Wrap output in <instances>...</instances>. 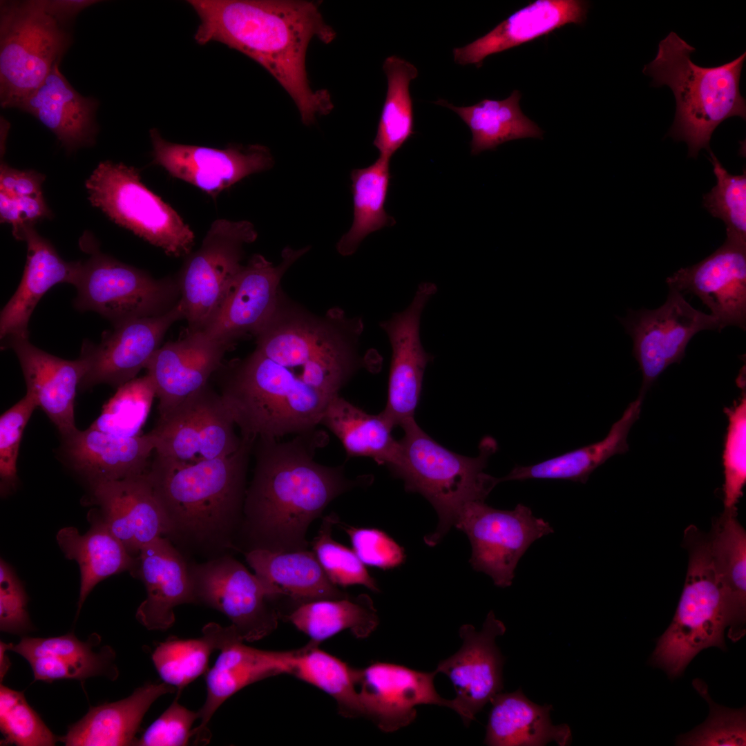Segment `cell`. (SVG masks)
<instances>
[{"instance_id":"cell-19","label":"cell","mask_w":746,"mask_h":746,"mask_svg":"<svg viewBox=\"0 0 746 746\" xmlns=\"http://www.w3.org/2000/svg\"><path fill=\"white\" fill-rule=\"evenodd\" d=\"M184 319L180 301L169 312L130 320L105 332L101 342L83 343L81 355L87 360V370L79 389L104 383L119 388L135 379L160 347L170 327Z\"/></svg>"},{"instance_id":"cell-18","label":"cell","mask_w":746,"mask_h":746,"mask_svg":"<svg viewBox=\"0 0 746 746\" xmlns=\"http://www.w3.org/2000/svg\"><path fill=\"white\" fill-rule=\"evenodd\" d=\"M505 631L504 624L490 611L481 631L471 624L460 627L461 648L437 664L436 671L446 675L455 690L450 709L457 713L466 727L503 689L504 658L495 640Z\"/></svg>"},{"instance_id":"cell-50","label":"cell","mask_w":746,"mask_h":746,"mask_svg":"<svg viewBox=\"0 0 746 746\" xmlns=\"http://www.w3.org/2000/svg\"><path fill=\"white\" fill-rule=\"evenodd\" d=\"M693 685L709 706L707 719L689 734L678 738V745L699 746H742L746 745L745 709H731L716 704L709 697L707 687L696 679Z\"/></svg>"},{"instance_id":"cell-22","label":"cell","mask_w":746,"mask_h":746,"mask_svg":"<svg viewBox=\"0 0 746 746\" xmlns=\"http://www.w3.org/2000/svg\"><path fill=\"white\" fill-rule=\"evenodd\" d=\"M669 289L698 296L718 321L745 329L746 245L725 240L700 262L682 268L666 280Z\"/></svg>"},{"instance_id":"cell-15","label":"cell","mask_w":746,"mask_h":746,"mask_svg":"<svg viewBox=\"0 0 746 746\" xmlns=\"http://www.w3.org/2000/svg\"><path fill=\"white\" fill-rule=\"evenodd\" d=\"M620 321L633 339V354L643 376L642 394L668 366L683 358L687 345L696 333L719 331L712 315L694 308L682 294L673 289H670L661 307L629 309Z\"/></svg>"},{"instance_id":"cell-26","label":"cell","mask_w":746,"mask_h":746,"mask_svg":"<svg viewBox=\"0 0 746 746\" xmlns=\"http://www.w3.org/2000/svg\"><path fill=\"white\" fill-rule=\"evenodd\" d=\"M131 573L145 586L146 597L135 617L149 630L168 629L175 620V607L196 604L189 565L168 538L159 537L144 546Z\"/></svg>"},{"instance_id":"cell-11","label":"cell","mask_w":746,"mask_h":746,"mask_svg":"<svg viewBox=\"0 0 746 746\" xmlns=\"http://www.w3.org/2000/svg\"><path fill=\"white\" fill-rule=\"evenodd\" d=\"M258 237L247 220H214L200 248L186 257L177 278L189 332L202 331L225 298L242 265L243 246Z\"/></svg>"},{"instance_id":"cell-31","label":"cell","mask_w":746,"mask_h":746,"mask_svg":"<svg viewBox=\"0 0 746 746\" xmlns=\"http://www.w3.org/2000/svg\"><path fill=\"white\" fill-rule=\"evenodd\" d=\"M99 641L97 635L84 642L73 633L50 638L25 637L17 644L10 643L9 651L29 662L35 680H82L95 676L114 680L119 673L115 651L108 645L95 649Z\"/></svg>"},{"instance_id":"cell-25","label":"cell","mask_w":746,"mask_h":746,"mask_svg":"<svg viewBox=\"0 0 746 746\" xmlns=\"http://www.w3.org/2000/svg\"><path fill=\"white\" fill-rule=\"evenodd\" d=\"M230 347L202 331L188 332L160 346L145 367L159 399L160 416L208 384Z\"/></svg>"},{"instance_id":"cell-58","label":"cell","mask_w":746,"mask_h":746,"mask_svg":"<svg viewBox=\"0 0 746 746\" xmlns=\"http://www.w3.org/2000/svg\"><path fill=\"white\" fill-rule=\"evenodd\" d=\"M97 2L93 0H46L51 12L67 25L82 10Z\"/></svg>"},{"instance_id":"cell-12","label":"cell","mask_w":746,"mask_h":746,"mask_svg":"<svg viewBox=\"0 0 746 746\" xmlns=\"http://www.w3.org/2000/svg\"><path fill=\"white\" fill-rule=\"evenodd\" d=\"M468 536L476 571L490 576L501 588L510 586L517 563L537 539L553 533L550 524L521 504L512 510H500L484 501L466 504L455 525Z\"/></svg>"},{"instance_id":"cell-35","label":"cell","mask_w":746,"mask_h":746,"mask_svg":"<svg viewBox=\"0 0 746 746\" xmlns=\"http://www.w3.org/2000/svg\"><path fill=\"white\" fill-rule=\"evenodd\" d=\"M245 557L255 575L276 600L287 596L299 605L349 595L329 580L312 551L278 552L254 548Z\"/></svg>"},{"instance_id":"cell-48","label":"cell","mask_w":746,"mask_h":746,"mask_svg":"<svg viewBox=\"0 0 746 746\" xmlns=\"http://www.w3.org/2000/svg\"><path fill=\"white\" fill-rule=\"evenodd\" d=\"M338 521V517L333 513L324 517L318 533L312 542V551L327 577L336 586L361 584L379 592L376 581L354 551L332 539V528Z\"/></svg>"},{"instance_id":"cell-49","label":"cell","mask_w":746,"mask_h":746,"mask_svg":"<svg viewBox=\"0 0 746 746\" xmlns=\"http://www.w3.org/2000/svg\"><path fill=\"white\" fill-rule=\"evenodd\" d=\"M2 745L52 746L59 740L27 702L22 692L0 686Z\"/></svg>"},{"instance_id":"cell-2","label":"cell","mask_w":746,"mask_h":746,"mask_svg":"<svg viewBox=\"0 0 746 746\" xmlns=\"http://www.w3.org/2000/svg\"><path fill=\"white\" fill-rule=\"evenodd\" d=\"M200 18L194 38L204 45L222 43L254 59L284 88L305 125L327 115L334 105L325 90H314L305 68L309 44L336 37L313 1L289 0H191Z\"/></svg>"},{"instance_id":"cell-43","label":"cell","mask_w":746,"mask_h":746,"mask_svg":"<svg viewBox=\"0 0 746 746\" xmlns=\"http://www.w3.org/2000/svg\"><path fill=\"white\" fill-rule=\"evenodd\" d=\"M390 160L379 156L370 166L352 171L354 218L350 229L336 244L341 255L353 254L367 235L395 224L385 210L391 178Z\"/></svg>"},{"instance_id":"cell-54","label":"cell","mask_w":746,"mask_h":746,"mask_svg":"<svg viewBox=\"0 0 746 746\" xmlns=\"http://www.w3.org/2000/svg\"><path fill=\"white\" fill-rule=\"evenodd\" d=\"M178 696L171 705L144 731L135 745L184 746L193 736L192 727L199 713L178 702Z\"/></svg>"},{"instance_id":"cell-27","label":"cell","mask_w":746,"mask_h":746,"mask_svg":"<svg viewBox=\"0 0 746 746\" xmlns=\"http://www.w3.org/2000/svg\"><path fill=\"white\" fill-rule=\"evenodd\" d=\"M65 458L89 484L123 479L146 473L155 450L151 431L119 437L89 427L63 438Z\"/></svg>"},{"instance_id":"cell-45","label":"cell","mask_w":746,"mask_h":746,"mask_svg":"<svg viewBox=\"0 0 746 746\" xmlns=\"http://www.w3.org/2000/svg\"><path fill=\"white\" fill-rule=\"evenodd\" d=\"M383 68L388 88L373 144L379 156L390 159L414 134L410 84L417 77L418 70L413 64L396 55L387 57Z\"/></svg>"},{"instance_id":"cell-42","label":"cell","mask_w":746,"mask_h":746,"mask_svg":"<svg viewBox=\"0 0 746 746\" xmlns=\"http://www.w3.org/2000/svg\"><path fill=\"white\" fill-rule=\"evenodd\" d=\"M244 642L231 624L229 627L210 622L198 638H169L159 643L152 653L153 663L162 681L180 694L189 684L207 673L209 658L216 650Z\"/></svg>"},{"instance_id":"cell-37","label":"cell","mask_w":746,"mask_h":746,"mask_svg":"<svg viewBox=\"0 0 746 746\" xmlns=\"http://www.w3.org/2000/svg\"><path fill=\"white\" fill-rule=\"evenodd\" d=\"M711 555L727 617V637L737 642L745 634L746 533L736 508L725 509L709 537Z\"/></svg>"},{"instance_id":"cell-40","label":"cell","mask_w":746,"mask_h":746,"mask_svg":"<svg viewBox=\"0 0 746 746\" xmlns=\"http://www.w3.org/2000/svg\"><path fill=\"white\" fill-rule=\"evenodd\" d=\"M282 618L317 644L347 629L357 638H366L379 622L373 602L366 594L307 602Z\"/></svg>"},{"instance_id":"cell-59","label":"cell","mask_w":746,"mask_h":746,"mask_svg":"<svg viewBox=\"0 0 746 746\" xmlns=\"http://www.w3.org/2000/svg\"><path fill=\"white\" fill-rule=\"evenodd\" d=\"M9 651V644L1 642L0 644V676L1 680L4 677L7 673L10 664L8 658L6 656V652Z\"/></svg>"},{"instance_id":"cell-21","label":"cell","mask_w":746,"mask_h":746,"mask_svg":"<svg viewBox=\"0 0 746 746\" xmlns=\"http://www.w3.org/2000/svg\"><path fill=\"white\" fill-rule=\"evenodd\" d=\"M438 672H425L404 665L374 662L356 669V686L363 716L384 732H394L411 724L416 707L435 705L450 708L451 700L436 691Z\"/></svg>"},{"instance_id":"cell-51","label":"cell","mask_w":746,"mask_h":746,"mask_svg":"<svg viewBox=\"0 0 746 746\" xmlns=\"http://www.w3.org/2000/svg\"><path fill=\"white\" fill-rule=\"evenodd\" d=\"M725 412L728 417L723 462L725 509L736 508L746 483V396Z\"/></svg>"},{"instance_id":"cell-24","label":"cell","mask_w":746,"mask_h":746,"mask_svg":"<svg viewBox=\"0 0 746 746\" xmlns=\"http://www.w3.org/2000/svg\"><path fill=\"white\" fill-rule=\"evenodd\" d=\"M1 349H12L22 369L27 391L64 438L77 430L75 422L77 390L87 370L86 358L75 360L52 355L33 345L28 337L9 336Z\"/></svg>"},{"instance_id":"cell-20","label":"cell","mask_w":746,"mask_h":746,"mask_svg":"<svg viewBox=\"0 0 746 746\" xmlns=\"http://www.w3.org/2000/svg\"><path fill=\"white\" fill-rule=\"evenodd\" d=\"M437 290L432 283H421L408 308L380 323L392 348L387 401L381 414L393 428L414 418L424 372L433 359L422 346L420 321L423 309Z\"/></svg>"},{"instance_id":"cell-41","label":"cell","mask_w":746,"mask_h":746,"mask_svg":"<svg viewBox=\"0 0 746 746\" xmlns=\"http://www.w3.org/2000/svg\"><path fill=\"white\" fill-rule=\"evenodd\" d=\"M520 98L519 91L514 90L505 99H484L470 106H455L441 99L436 104L452 110L467 124L472 135L471 153L477 155L510 140L542 138V130L521 111Z\"/></svg>"},{"instance_id":"cell-8","label":"cell","mask_w":746,"mask_h":746,"mask_svg":"<svg viewBox=\"0 0 746 746\" xmlns=\"http://www.w3.org/2000/svg\"><path fill=\"white\" fill-rule=\"evenodd\" d=\"M68 25L46 0L1 1L0 102L17 108L59 63L71 43Z\"/></svg>"},{"instance_id":"cell-56","label":"cell","mask_w":746,"mask_h":746,"mask_svg":"<svg viewBox=\"0 0 746 746\" xmlns=\"http://www.w3.org/2000/svg\"><path fill=\"white\" fill-rule=\"evenodd\" d=\"M44 176L35 171H21L4 163L0 167V193L9 198L42 196Z\"/></svg>"},{"instance_id":"cell-44","label":"cell","mask_w":746,"mask_h":746,"mask_svg":"<svg viewBox=\"0 0 746 746\" xmlns=\"http://www.w3.org/2000/svg\"><path fill=\"white\" fill-rule=\"evenodd\" d=\"M329 695L338 714L346 718L363 716L356 689V669L309 642L295 650L290 673Z\"/></svg>"},{"instance_id":"cell-9","label":"cell","mask_w":746,"mask_h":746,"mask_svg":"<svg viewBox=\"0 0 746 746\" xmlns=\"http://www.w3.org/2000/svg\"><path fill=\"white\" fill-rule=\"evenodd\" d=\"M90 203L115 223L162 249L169 256L191 253L195 234L178 213L148 189L138 171L104 161L86 182Z\"/></svg>"},{"instance_id":"cell-28","label":"cell","mask_w":746,"mask_h":746,"mask_svg":"<svg viewBox=\"0 0 746 746\" xmlns=\"http://www.w3.org/2000/svg\"><path fill=\"white\" fill-rule=\"evenodd\" d=\"M589 3L582 0H536L513 13L486 35L453 50L461 65L480 67L488 56L530 42L568 23L582 24Z\"/></svg>"},{"instance_id":"cell-7","label":"cell","mask_w":746,"mask_h":746,"mask_svg":"<svg viewBox=\"0 0 746 746\" xmlns=\"http://www.w3.org/2000/svg\"><path fill=\"white\" fill-rule=\"evenodd\" d=\"M683 543L689 553L683 591L673 620L658 639L650 660L651 665L664 670L670 678L680 676L702 650L727 649V617L709 537L691 526L685 531Z\"/></svg>"},{"instance_id":"cell-29","label":"cell","mask_w":746,"mask_h":746,"mask_svg":"<svg viewBox=\"0 0 746 746\" xmlns=\"http://www.w3.org/2000/svg\"><path fill=\"white\" fill-rule=\"evenodd\" d=\"M14 237L26 242L27 259L18 288L1 312V340L28 337V323L39 300L58 283L75 285L81 265L64 260L33 225L23 227Z\"/></svg>"},{"instance_id":"cell-33","label":"cell","mask_w":746,"mask_h":746,"mask_svg":"<svg viewBox=\"0 0 746 746\" xmlns=\"http://www.w3.org/2000/svg\"><path fill=\"white\" fill-rule=\"evenodd\" d=\"M177 689L162 682L146 683L120 700L91 707L59 738L66 746L135 745L146 713L160 696Z\"/></svg>"},{"instance_id":"cell-13","label":"cell","mask_w":746,"mask_h":746,"mask_svg":"<svg viewBox=\"0 0 746 746\" xmlns=\"http://www.w3.org/2000/svg\"><path fill=\"white\" fill-rule=\"evenodd\" d=\"M222 399L208 383L166 414L151 431L155 455L193 463L228 456L242 439Z\"/></svg>"},{"instance_id":"cell-5","label":"cell","mask_w":746,"mask_h":746,"mask_svg":"<svg viewBox=\"0 0 746 746\" xmlns=\"http://www.w3.org/2000/svg\"><path fill=\"white\" fill-rule=\"evenodd\" d=\"M695 50L670 32L659 42L655 58L642 70L652 77L651 86L671 89L676 110L667 136L685 142L688 156L694 158L702 149L711 151L712 133L723 121L733 116L746 118L745 99L740 92L746 52L723 65L702 67L691 59Z\"/></svg>"},{"instance_id":"cell-16","label":"cell","mask_w":746,"mask_h":746,"mask_svg":"<svg viewBox=\"0 0 746 746\" xmlns=\"http://www.w3.org/2000/svg\"><path fill=\"white\" fill-rule=\"evenodd\" d=\"M309 249V247H285L282 261L276 266L260 254L251 256L240 268L222 303L202 332L230 347L244 336H255L278 305L283 275Z\"/></svg>"},{"instance_id":"cell-47","label":"cell","mask_w":746,"mask_h":746,"mask_svg":"<svg viewBox=\"0 0 746 746\" xmlns=\"http://www.w3.org/2000/svg\"><path fill=\"white\" fill-rule=\"evenodd\" d=\"M709 161L713 165L716 184L703 195V205L726 226V239L746 244V173L730 174L711 151Z\"/></svg>"},{"instance_id":"cell-32","label":"cell","mask_w":746,"mask_h":746,"mask_svg":"<svg viewBox=\"0 0 746 746\" xmlns=\"http://www.w3.org/2000/svg\"><path fill=\"white\" fill-rule=\"evenodd\" d=\"M59 64L17 108L39 120L70 152L94 142L98 102L75 90L60 72Z\"/></svg>"},{"instance_id":"cell-34","label":"cell","mask_w":746,"mask_h":746,"mask_svg":"<svg viewBox=\"0 0 746 746\" xmlns=\"http://www.w3.org/2000/svg\"><path fill=\"white\" fill-rule=\"evenodd\" d=\"M484 744L490 746H542L554 742L568 745L572 739L567 724L554 725L550 717L552 705H537L521 689L498 693L490 701Z\"/></svg>"},{"instance_id":"cell-23","label":"cell","mask_w":746,"mask_h":746,"mask_svg":"<svg viewBox=\"0 0 746 746\" xmlns=\"http://www.w3.org/2000/svg\"><path fill=\"white\" fill-rule=\"evenodd\" d=\"M93 504L112 533L137 557L142 548L169 534L168 522L148 475L90 484Z\"/></svg>"},{"instance_id":"cell-3","label":"cell","mask_w":746,"mask_h":746,"mask_svg":"<svg viewBox=\"0 0 746 746\" xmlns=\"http://www.w3.org/2000/svg\"><path fill=\"white\" fill-rule=\"evenodd\" d=\"M325 437L314 430L280 442L259 438L256 465L246 490L243 514L254 548L289 552L306 550V533L335 498L370 482V477H346L342 466L317 463L315 450Z\"/></svg>"},{"instance_id":"cell-38","label":"cell","mask_w":746,"mask_h":746,"mask_svg":"<svg viewBox=\"0 0 746 746\" xmlns=\"http://www.w3.org/2000/svg\"><path fill=\"white\" fill-rule=\"evenodd\" d=\"M642 399L643 394L640 393L638 399L629 405L621 418L613 424L602 441L534 465L517 466L501 478L502 481L548 479L585 483L589 475L610 457L628 451V434L639 417Z\"/></svg>"},{"instance_id":"cell-14","label":"cell","mask_w":746,"mask_h":746,"mask_svg":"<svg viewBox=\"0 0 746 746\" xmlns=\"http://www.w3.org/2000/svg\"><path fill=\"white\" fill-rule=\"evenodd\" d=\"M189 572L196 603L226 615L243 641L258 640L277 628L281 613L271 592L234 558L189 565Z\"/></svg>"},{"instance_id":"cell-4","label":"cell","mask_w":746,"mask_h":746,"mask_svg":"<svg viewBox=\"0 0 746 746\" xmlns=\"http://www.w3.org/2000/svg\"><path fill=\"white\" fill-rule=\"evenodd\" d=\"M233 453L186 463L155 455L148 475L166 516L168 535L229 546L242 513L246 476L256 439L241 437Z\"/></svg>"},{"instance_id":"cell-53","label":"cell","mask_w":746,"mask_h":746,"mask_svg":"<svg viewBox=\"0 0 746 746\" xmlns=\"http://www.w3.org/2000/svg\"><path fill=\"white\" fill-rule=\"evenodd\" d=\"M336 525L349 535L352 550L365 565L388 570L404 563L403 548L384 531L351 526L340 520Z\"/></svg>"},{"instance_id":"cell-1","label":"cell","mask_w":746,"mask_h":746,"mask_svg":"<svg viewBox=\"0 0 746 746\" xmlns=\"http://www.w3.org/2000/svg\"><path fill=\"white\" fill-rule=\"evenodd\" d=\"M363 329L360 318H348L340 308L318 316L280 295L254 336L256 347L247 363L283 434L314 430L329 404L364 367L357 352Z\"/></svg>"},{"instance_id":"cell-6","label":"cell","mask_w":746,"mask_h":746,"mask_svg":"<svg viewBox=\"0 0 746 746\" xmlns=\"http://www.w3.org/2000/svg\"><path fill=\"white\" fill-rule=\"evenodd\" d=\"M403 437L398 440L396 459L389 468L404 482L405 490L423 495L435 509L439 522L436 530L424 537L425 544L436 546L455 526L464 506L485 501L501 478L486 474L489 457L497 448L490 437L479 444V454L469 457L454 452L434 440L414 419L404 422Z\"/></svg>"},{"instance_id":"cell-52","label":"cell","mask_w":746,"mask_h":746,"mask_svg":"<svg viewBox=\"0 0 746 746\" xmlns=\"http://www.w3.org/2000/svg\"><path fill=\"white\" fill-rule=\"evenodd\" d=\"M38 407L26 393L0 417L1 493L8 495L17 484V460L23 430L33 411Z\"/></svg>"},{"instance_id":"cell-10","label":"cell","mask_w":746,"mask_h":746,"mask_svg":"<svg viewBox=\"0 0 746 746\" xmlns=\"http://www.w3.org/2000/svg\"><path fill=\"white\" fill-rule=\"evenodd\" d=\"M75 286V307L95 312L114 326L163 314L173 308L180 297L177 278L155 279L100 252L81 262Z\"/></svg>"},{"instance_id":"cell-55","label":"cell","mask_w":746,"mask_h":746,"mask_svg":"<svg viewBox=\"0 0 746 746\" xmlns=\"http://www.w3.org/2000/svg\"><path fill=\"white\" fill-rule=\"evenodd\" d=\"M28 597L21 582L10 566L0 562V629L21 634L31 629L26 610Z\"/></svg>"},{"instance_id":"cell-30","label":"cell","mask_w":746,"mask_h":746,"mask_svg":"<svg viewBox=\"0 0 746 746\" xmlns=\"http://www.w3.org/2000/svg\"><path fill=\"white\" fill-rule=\"evenodd\" d=\"M295 650L267 651L233 643L220 651L207 671V697L198 710L200 724L193 729L195 742L207 743V725L217 709L229 697L251 684L283 673H290Z\"/></svg>"},{"instance_id":"cell-46","label":"cell","mask_w":746,"mask_h":746,"mask_svg":"<svg viewBox=\"0 0 746 746\" xmlns=\"http://www.w3.org/2000/svg\"><path fill=\"white\" fill-rule=\"evenodd\" d=\"M154 397L150 376L135 378L117 388L90 427L119 437L141 435Z\"/></svg>"},{"instance_id":"cell-17","label":"cell","mask_w":746,"mask_h":746,"mask_svg":"<svg viewBox=\"0 0 746 746\" xmlns=\"http://www.w3.org/2000/svg\"><path fill=\"white\" fill-rule=\"evenodd\" d=\"M154 162L171 176L217 196L245 178L271 169L274 160L260 144L230 145L225 149L178 144L149 131Z\"/></svg>"},{"instance_id":"cell-57","label":"cell","mask_w":746,"mask_h":746,"mask_svg":"<svg viewBox=\"0 0 746 746\" xmlns=\"http://www.w3.org/2000/svg\"><path fill=\"white\" fill-rule=\"evenodd\" d=\"M18 216V227L12 231L15 236L26 225H33L35 222L46 218L50 211L42 196H26L15 198Z\"/></svg>"},{"instance_id":"cell-36","label":"cell","mask_w":746,"mask_h":746,"mask_svg":"<svg viewBox=\"0 0 746 746\" xmlns=\"http://www.w3.org/2000/svg\"><path fill=\"white\" fill-rule=\"evenodd\" d=\"M90 527L80 534L73 526L57 533V544L64 556L75 560L79 568L80 588L77 617L89 593L104 579L122 571H132L137 557L132 556L112 533L97 511H90Z\"/></svg>"},{"instance_id":"cell-39","label":"cell","mask_w":746,"mask_h":746,"mask_svg":"<svg viewBox=\"0 0 746 746\" xmlns=\"http://www.w3.org/2000/svg\"><path fill=\"white\" fill-rule=\"evenodd\" d=\"M321 425L339 439L349 457H370L388 468L396 459L399 443L381 412L369 414L338 395L329 404Z\"/></svg>"}]
</instances>
